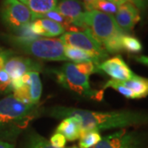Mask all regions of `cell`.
<instances>
[{"instance_id": "7c38bea8", "label": "cell", "mask_w": 148, "mask_h": 148, "mask_svg": "<svg viewBox=\"0 0 148 148\" xmlns=\"http://www.w3.org/2000/svg\"><path fill=\"white\" fill-rule=\"evenodd\" d=\"M114 19L123 32H130L141 20L140 12L136 6L129 2H126L118 6Z\"/></svg>"}, {"instance_id": "d6986e66", "label": "cell", "mask_w": 148, "mask_h": 148, "mask_svg": "<svg viewBox=\"0 0 148 148\" xmlns=\"http://www.w3.org/2000/svg\"><path fill=\"white\" fill-rule=\"evenodd\" d=\"M102 137L98 131H86L81 134L78 146L80 148H91L101 142Z\"/></svg>"}, {"instance_id": "3957f363", "label": "cell", "mask_w": 148, "mask_h": 148, "mask_svg": "<svg viewBox=\"0 0 148 148\" xmlns=\"http://www.w3.org/2000/svg\"><path fill=\"white\" fill-rule=\"evenodd\" d=\"M36 113V106L24 104L12 95H8L0 100V131L19 132Z\"/></svg>"}, {"instance_id": "836d02e7", "label": "cell", "mask_w": 148, "mask_h": 148, "mask_svg": "<svg viewBox=\"0 0 148 148\" xmlns=\"http://www.w3.org/2000/svg\"><path fill=\"white\" fill-rule=\"evenodd\" d=\"M109 1H110V2H113V3H114V0H109Z\"/></svg>"}, {"instance_id": "44dd1931", "label": "cell", "mask_w": 148, "mask_h": 148, "mask_svg": "<svg viewBox=\"0 0 148 148\" xmlns=\"http://www.w3.org/2000/svg\"><path fill=\"white\" fill-rule=\"evenodd\" d=\"M121 44L123 50H125L128 53H138L143 49L142 43L138 39L126 34L122 36Z\"/></svg>"}, {"instance_id": "cb8c5ba5", "label": "cell", "mask_w": 148, "mask_h": 148, "mask_svg": "<svg viewBox=\"0 0 148 148\" xmlns=\"http://www.w3.org/2000/svg\"><path fill=\"white\" fill-rule=\"evenodd\" d=\"M12 91V79L5 70H0V94Z\"/></svg>"}, {"instance_id": "2e32d148", "label": "cell", "mask_w": 148, "mask_h": 148, "mask_svg": "<svg viewBox=\"0 0 148 148\" xmlns=\"http://www.w3.org/2000/svg\"><path fill=\"white\" fill-rule=\"evenodd\" d=\"M57 3L58 0H29L27 6L32 14V21L54 9Z\"/></svg>"}, {"instance_id": "9c48e42d", "label": "cell", "mask_w": 148, "mask_h": 148, "mask_svg": "<svg viewBox=\"0 0 148 148\" xmlns=\"http://www.w3.org/2000/svg\"><path fill=\"white\" fill-rule=\"evenodd\" d=\"M143 139L134 131L123 128L101 138L94 148H141Z\"/></svg>"}, {"instance_id": "ffe728a7", "label": "cell", "mask_w": 148, "mask_h": 148, "mask_svg": "<svg viewBox=\"0 0 148 148\" xmlns=\"http://www.w3.org/2000/svg\"><path fill=\"white\" fill-rule=\"evenodd\" d=\"M24 148H55L49 141L36 132H32L27 137Z\"/></svg>"}, {"instance_id": "52a82bcc", "label": "cell", "mask_w": 148, "mask_h": 148, "mask_svg": "<svg viewBox=\"0 0 148 148\" xmlns=\"http://www.w3.org/2000/svg\"><path fill=\"white\" fill-rule=\"evenodd\" d=\"M1 20L6 27L18 32L32 21L29 8L18 0H3L0 8Z\"/></svg>"}, {"instance_id": "7a4b0ae2", "label": "cell", "mask_w": 148, "mask_h": 148, "mask_svg": "<svg viewBox=\"0 0 148 148\" xmlns=\"http://www.w3.org/2000/svg\"><path fill=\"white\" fill-rule=\"evenodd\" d=\"M100 64L88 62L73 64L67 63L54 73L58 82L68 90L77 94L88 96L96 100H101L103 90H91L90 86V76L95 73H101L98 68Z\"/></svg>"}, {"instance_id": "ba28073f", "label": "cell", "mask_w": 148, "mask_h": 148, "mask_svg": "<svg viewBox=\"0 0 148 148\" xmlns=\"http://www.w3.org/2000/svg\"><path fill=\"white\" fill-rule=\"evenodd\" d=\"M65 46L77 48L97 58L100 62L106 60L108 57V53L105 50L102 45L98 42L89 30L86 29L83 32H68L62 35L59 39Z\"/></svg>"}, {"instance_id": "83f0119b", "label": "cell", "mask_w": 148, "mask_h": 148, "mask_svg": "<svg viewBox=\"0 0 148 148\" xmlns=\"http://www.w3.org/2000/svg\"><path fill=\"white\" fill-rule=\"evenodd\" d=\"M135 60L138 61V63L143 64V65H146L148 67V56H138V57H135Z\"/></svg>"}, {"instance_id": "4316f807", "label": "cell", "mask_w": 148, "mask_h": 148, "mask_svg": "<svg viewBox=\"0 0 148 148\" xmlns=\"http://www.w3.org/2000/svg\"><path fill=\"white\" fill-rule=\"evenodd\" d=\"M99 0H82L86 11L95 10V7Z\"/></svg>"}, {"instance_id": "f1b7e54d", "label": "cell", "mask_w": 148, "mask_h": 148, "mask_svg": "<svg viewBox=\"0 0 148 148\" xmlns=\"http://www.w3.org/2000/svg\"><path fill=\"white\" fill-rule=\"evenodd\" d=\"M130 3L134 6H136L138 8H142L144 7L145 0H130Z\"/></svg>"}, {"instance_id": "ac0fdd59", "label": "cell", "mask_w": 148, "mask_h": 148, "mask_svg": "<svg viewBox=\"0 0 148 148\" xmlns=\"http://www.w3.org/2000/svg\"><path fill=\"white\" fill-rule=\"evenodd\" d=\"M64 54L67 59L74 62V64H81V63H88L93 62L101 64L97 58L91 55L89 53L86 52L77 48L71 46H65L64 48Z\"/></svg>"}, {"instance_id": "4dcf8cb0", "label": "cell", "mask_w": 148, "mask_h": 148, "mask_svg": "<svg viewBox=\"0 0 148 148\" xmlns=\"http://www.w3.org/2000/svg\"><path fill=\"white\" fill-rule=\"evenodd\" d=\"M114 3H116L118 6L121 5V4L126 3V2H129L130 3V0H114Z\"/></svg>"}, {"instance_id": "e0dca14e", "label": "cell", "mask_w": 148, "mask_h": 148, "mask_svg": "<svg viewBox=\"0 0 148 148\" xmlns=\"http://www.w3.org/2000/svg\"><path fill=\"white\" fill-rule=\"evenodd\" d=\"M120 82L132 90L137 96V99L144 98L148 95V79L147 78L136 75L132 79Z\"/></svg>"}, {"instance_id": "8992f818", "label": "cell", "mask_w": 148, "mask_h": 148, "mask_svg": "<svg viewBox=\"0 0 148 148\" xmlns=\"http://www.w3.org/2000/svg\"><path fill=\"white\" fill-rule=\"evenodd\" d=\"M12 95L22 103L36 106L42 92L39 72H30L17 79L12 80Z\"/></svg>"}, {"instance_id": "5bb4252c", "label": "cell", "mask_w": 148, "mask_h": 148, "mask_svg": "<svg viewBox=\"0 0 148 148\" xmlns=\"http://www.w3.org/2000/svg\"><path fill=\"white\" fill-rule=\"evenodd\" d=\"M55 8L67 20L71 27L73 26L74 23L86 12L82 3L79 0H62Z\"/></svg>"}, {"instance_id": "5b68a950", "label": "cell", "mask_w": 148, "mask_h": 148, "mask_svg": "<svg viewBox=\"0 0 148 148\" xmlns=\"http://www.w3.org/2000/svg\"><path fill=\"white\" fill-rule=\"evenodd\" d=\"M12 42L25 53L45 61L67 60L64 54L65 45L59 39H32L25 40L13 36Z\"/></svg>"}, {"instance_id": "f546056e", "label": "cell", "mask_w": 148, "mask_h": 148, "mask_svg": "<svg viewBox=\"0 0 148 148\" xmlns=\"http://www.w3.org/2000/svg\"><path fill=\"white\" fill-rule=\"evenodd\" d=\"M0 148H14V147L10 143L0 140Z\"/></svg>"}, {"instance_id": "603a6c76", "label": "cell", "mask_w": 148, "mask_h": 148, "mask_svg": "<svg viewBox=\"0 0 148 148\" xmlns=\"http://www.w3.org/2000/svg\"><path fill=\"white\" fill-rule=\"evenodd\" d=\"M95 10L100 11L106 14L114 15L117 12L118 5L109 0H99L95 7Z\"/></svg>"}, {"instance_id": "6da1fadb", "label": "cell", "mask_w": 148, "mask_h": 148, "mask_svg": "<svg viewBox=\"0 0 148 148\" xmlns=\"http://www.w3.org/2000/svg\"><path fill=\"white\" fill-rule=\"evenodd\" d=\"M48 114L61 119L70 116L76 117L80 123L81 134L86 131L100 132L101 130L122 128L148 123V114L130 110L97 112L55 106L49 110Z\"/></svg>"}, {"instance_id": "484cf974", "label": "cell", "mask_w": 148, "mask_h": 148, "mask_svg": "<svg viewBox=\"0 0 148 148\" xmlns=\"http://www.w3.org/2000/svg\"><path fill=\"white\" fill-rule=\"evenodd\" d=\"M13 52L0 46V70L3 69L6 62L12 56Z\"/></svg>"}, {"instance_id": "4fadbf2b", "label": "cell", "mask_w": 148, "mask_h": 148, "mask_svg": "<svg viewBox=\"0 0 148 148\" xmlns=\"http://www.w3.org/2000/svg\"><path fill=\"white\" fill-rule=\"evenodd\" d=\"M33 35L46 37H54L65 33V29L60 24L47 18L36 19L30 24Z\"/></svg>"}, {"instance_id": "d4e9b609", "label": "cell", "mask_w": 148, "mask_h": 148, "mask_svg": "<svg viewBox=\"0 0 148 148\" xmlns=\"http://www.w3.org/2000/svg\"><path fill=\"white\" fill-rule=\"evenodd\" d=\"M66 138L60 133L55 132L49 139V143L55 148H65L66 146Z\"/></svg>"}, {"instance_id": "7402d4cb", "label": "cell", "mask_w": 148, "mask_h": 148, "mask_svg": "<svg viewBox=\"0 0 148 148\" xmlns=\"http://www.w3.org/2000/svg\"><path fill=\"white\" fill-rule=\"evenodd\" d=\"M108 87H111V88L116 90L121 95L125 96L126 98H128V99H137V96L132 92V90H130V89H128V88H127L126 86H124L119 81H115V80L113 79L109 80L106 84H105V86H104V88L105 89L108 88Z\"/></svg>"}, {"instance_id": "d6a6232c", "label": "cell", "mask_w": 148, "mask_h": 148, "mask_svg": "<svg viewBox=\"0 0 148 148\" xmlns=\"http://www.w3.org/2000/svg\"><path fill=\"white\" fill-rule=\"evenodd\" d=\"M69 148H80V147H76V146H73V147H69Z\"/></svg>"}, {"instance_id": "1f68e13d", "label": "cell", "mask_w": 148, "mask_h": 148, "mask_svg": "<svg viewBox=\"0 0 148 148\" xmlns=\"http://www.w3.org/2000/svg\"><path fill=\"white\" fill-rule=\"evenodd\" d=\"M19 2H21V3H23L24 5L27 6L28 5V2H29V0H18Z\"/></svg>"}, {"instance_id": "30bf717a", "label": "cell", "mask_w": 148, "mask_h": 148, "mask_svg": "<svg viewBox=\"0 0 148 148\" xmlns=\"http://www.w3.org/2000/svg\"><path fill=\"white\" fill-rule=\"evenodd\" d=\"M100 71L111 77V78L119 82H123L132 79L136 76L127 66L121 56L117 55L113 58L106 59L99 64Z\"/></svg>"}, {"instance_id": "277c9868", "label": "cell", "mask_w": 148, "mask_h": 148, "mask_svg": "<svg viewBox=\"0 0 148 148\" xmlns=\"http://www.w3.org/2000/svg\"><path fill=\"white\" fill-rule=\"evenodd\" d=\"M73 27L77 30H89L92 36L101 45L113 37L125 34L117 24L114 16L98 10L86 11Z\"/></svg>"}, {"instance_id": "9a60e30c", "label": "cell", "mask_w": 148, "mask_h": 148, "mask_svg": "<svg viewBox=\"0 0 148 148\" xmlns=\"http://www.w3.org/2000/svg\"><path fill=\"white\" fill-rule=\"evenodd\" d=\"M56 132L60 133L66 140L73 142L80 138L81 127L77 119L74 116L67 117L63 119L56 128Z\"/></svg>"}, {"instance_id": "8fae6325", "label": "cell", "mask_w": 148, "mask_h": 148, "mask_svg": "<svg viewBox=\"0 0 148 148\" xmlns=\"http://www.w3.org/2000/svg\"><path fill=\"white\" fill-rule=\"evenodd\" d=\"M3 69L10 76L11 79L15 80L30 72H40L41 64L30 58L16 56L11 57L6 62Z\"/></svg>"}]
</instances>
